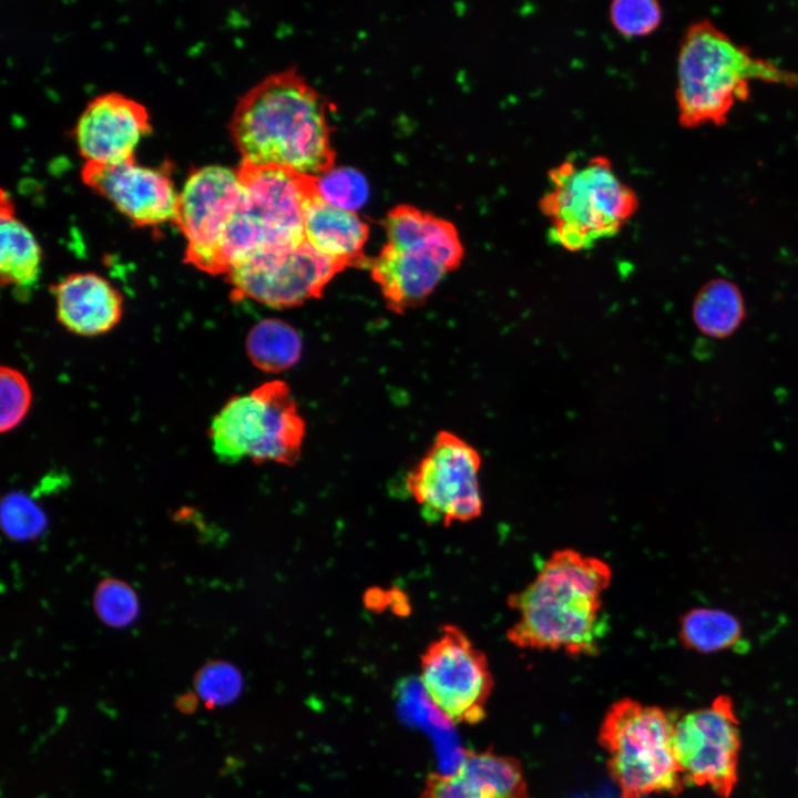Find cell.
I'll list each match as a JSON object with an SVG mask.
<instances>
[{
	"label": "cell",
	"mask_w": 798,
	"mask_h": 798,
	"mask_svg": "<svg viewBox=\"0 0 798 798\" xmlns=\"http://www.w3.org/2000/svg\"><path fill=\"white\" fill-rule=\"evenodd\" d=\"M675 718L655 706L625 698L604 716L598 743L620 798L678 792L685 784L673 749Z\"/></svg>",
	"instance_id": "cell-6"
},
{
	"label": "cell",
	"mask_w": 798,
	"mask_h": 798,
	"mask_svg": "<svg viewBox=\"0 0 798 798\" xmlns=\"http://www.w3.org/2000/svg\"><path fill=\"white\" fill-rule=\"evenodd\" d=\"M679 640L689 649L714 653L735 647L743 637L739 620L719 608L695 607L679 620Z\"/></svg>",
	"instance_id": "cell-21"
},
{
	"label": "cell",
	"mask_w": 798,
	"mask_h": 798,
	"mask_svg": "<svg viewBox=\"0 0 798 798\" xmlns=\"http://www.w3.org/2000/svg\"><path fill=\"white\" fill-rule=\"evenodd\" d=\"M317 187L326 202L351 212L361 207L369 194L364 175L350 167H334L317 177Z\"/></svg>",
	"instance_id": "cell-23"
},
{
	"label": "cell",
	"mask_w": 798,
	"mask_h": 798,
	"mask_svg": "<svg viewBox=\"0 0 798 798\" xmlns=\"http://www.w3.org/2000/svg\"><path fill=\"white\" fill-rule=\"evenodd\" d=\"M242 200L224 234L226 256L244 260L257 253L305 241L304 208L317 177L241 162Z\"/></svg>",
	"instance_id": "cell-7"
},
{
	"label": "cell",
	"mask_w": 798,
	"mask_h": 798,
	"mask_svg": "<svg viewBox=\"0 0 798 798\" xmlns=\"http://www.w3.org/2000/svg\"><path fill=\"white\" fill-rule=\"evenodd\" d=\"M151 131L150 115L140 102L117 92L92 99L81 112L73 137L84 165H113L134 158Z\"/></svg>",
	"instance_id": "cell-15"
},
{
	"label": "cell",
	"mask_w": 798,
	"mask_h": 798,
	"mask_svg": "<svg viewBox=\"0 0 798 798\" xmlns=\"http://www.w3.org/2000/svg\"><path fill=\"white\" fill-rule=\"evenodd\" d=\"M58 321L70 332L94 337L109 332L121 320L123 298L104 277L73 273L53 286Z\"/></svg>",
	"instance_id": "cell-17"
},
{
	"label": "cell",
	"mask_w": 798,
	"mask_h": 798,
	"mask_svg": "<svg viewBox=\"0 0 798 798\" xmlns=\"http://www.w3.org/2000/svg\"><path fill=\"white\" fill-rule=\"evenodd\" d=\"M662 8L654 0H616L611 3L613 27L624 37H642L655 31L662 21Z\"/></svg>",
	"instance_id": "cell-27"
},
{
	"label": "cell",
	"mask_w": 798,
	"mask_h": 798,
	"mask_svg": "<svg viewBox=\"0 0 798 798\" xmlns=\"http://www.w3.org/2000/svg\"><path fill=\"white\" fill-rule=\"evenodd\" d=\"M481 456L459 436L442 430L406 478V490L427 523L449 526L482 513Z\"/></svg>",
	"instance_id": "cell-9"
},
{
	"label": "cell",
	"mask_w": 798,
	"mask_h": 798,
	"mask_svg": "<svg viewBox=\"0 0 798 798\" xmlns=\"http://www.w3.org/2000/svg\"><path fill=\"white\" fill-rule=\"evenodd\" d=\"M676 71L678 121L688 129L724 124L753 81L798 88V73L754 55L709 20L685 31Z\"/></svg>",
	"instance_id": "cell-3"
},
{
	"label": "cell",
	"mask_w": 798,
	"mask_h": 798,
	"mask_svg": "<svg viewBox=\"0 0 798 798\" xmlns=\"http://www.w3.org/2000/svg\"><path fill=\"white\" fill-rule=\"evenodd\" d=\"M739 748L737 718L727 696L675 719L673 749L685 782L709 786L728 797L737 781Z\"/></svg>",
	"instance_id": "cell-13"
},
{
	"label": "cell",
	"mask_w": 798,
	"mask_h": 798,
	"mask_svg": "<svg viewBox=\"0 0 798 798\" xmlns=\"http://www.w3.org/2000/svg\"><path fill=\"white\" fill-rule=\"evenodd\" d=\"M612 569L573 549L554 551L524 589L507 598L516 621L507 631L519 648L593 656L610 631L602 595Z\"/></svg>",
	"instance_id": "cell-1"
},
{
	"label": "cell",
	"mask_w": 798,
	"mask_h": 798,
	"mask_svg": "<svg viewBox=\"0 0 798 798\" xmlns=\"http://www.w3.org/2000/svg\"><path fill=\"white\" fill-rule=\"evenodd\" d=\"M241 200L237 170L205 165L188 174L178 191L175 219L186 242V263L202 272L223 275L222 241Z\"/></svg>",
	"instance_id": "cell-12"
},
{
	"label": "cell",
	"mask_w": 798,
	"mask_h": 798,
	"mask_svg": "<svg viewBox=\"0 0 798 798\" xmlns=\"http://www.w3.org/2000/svg\"><path fill=\"white\" fill-rule=\"evenodd\" d=\"M304 235L309 245L344 268L369 266L367 223L356 212L326 202L318 187L305 204Z\"/></svg>",
	"instance_id": "cell-18"
},
{
	"label": "cell",
	"mask_w": 798,
	"mask_h": 798,
	"mask_svg": "<svg viewBox=\"0 0 798 798\" xmlns=\"http://www.w3.org/2000/svg\"><path fill=\"white\" fill-rule=\"evenodd\" d=\"M246 351L259 370L278 374L295 366L303 352V338L291 325L278 318L257 321L246 337Z\"/></svg>",
	"instance_id": "cell-20"
},
{
	"label": "cell",
	"mask_w": 798,
	"mask_h": 798,
	"mask_svg": "<svg viewBox=\"0 0 798 798\" xmlns=\"http://www.w3.org/2000/svg\"><path fill=\"white\" fill-rule=\"evenodd\" d=\"M32 391L27 378L19 370L2 366L0 370V429L11 431L28 415Z\"/></svg>",
	"instance_id": "cell-25"
},
{
	"label": "cell",
	"mask_w": 798,
	"mask_h": 798,
	"mask_svg": "<svg viewBox=\"0 0 798 798\" xmlns=\"http://www.w3.org/2000/svg\"><path fill=\"white\" fill-rule=\"evenodd\" d=\"M0 277L2 285L30 290L41 273V247L32 232L14 215L9 196L2 191L0 209Z\"/></svg>",
	"instance_id": "cell-19"
},
{
	"label": "cell",
	"mask_w": 798,
	"mask_h": 798,
	"mask_svg": "<svg viewBox=\"0 0 798 798\" xmlns=\"http://www.w3.org/2000/svg\"><path fill=\"white\" fill-rule=\"evenodd\" d=\"M2 521L7 532L19 539L34 536L44 526L43 514L20 494L10 495L3 503Z\"/></svg>",
	"instance_id": "cell-28"
},
{
	"label": "cell",
	"mask_w": 798,
	"mask_h": 798,
	"mask_svg": "<svg viewBox=\"0 0 798 798\" xmlns=\"http://www.w3.org/2000/svg\"><path fill=\"white\" fill-rule=\"evenodd\" d=\"M305 434V421L282 380L232 397L209 424L213 452L227 463L249 459L293 466L300 457Z\"/></svg>",
	"instance_id": "cell-8"
},
{
	"label": "cell",
	"mask_w": 798,
	"mask_h": 798,
	"mask_svg": "<svg viewBox=\"0 0 798 798\" xmlns=\"http://www.w3.org/2000/svg\"><path fill=\"white\" fill-rule=\"evenodd\" d=\"M382 226L387 242L368 268L388 309L402 314L460 266L464 248L453 223L409 204L392 207Z\"/></svg>",
	"instance_id": "cell-4"
},
{
	"label": "cell",
	"mask_w": 798,
	"mask_h": 798,
	"mask_svg": "<svg viewBox=\"0 0 798 798\" xmlns=\"http://www.w3.org/2000/svg\"><path fill=\"white\" fill-rule=\"evenodd\" d=\"M420 661V685L447 720L477 724L485 717L493 678L485 654L460 627L443 625Z\"/></svg>",
	"instance_id": "cell-10"
},
{
	"label": "cell",
	"mask_w": 798,
	"mask_h": 798,
	"mask_svg": "<svg viewBox=\"0 0 798 798\" xmlns=\"http://www.w3.org/2000/svg\"><path fill=\"white\" fill-rule=\"evenodd\" d=\"M326 99L296 70L272 73L236 104L229 127L243 163L319 177L335 167Z\"/></svg>",
	"instance_id": "cell-2"
},
{
	"label": "cell",
	"mask_w": 798,
	"mask_h": 798,
	"mask_svg": "<svg viewBox=\"0 0 798 798\" xmlns=\"http://www.w3.org/2000/svg\"><path fill=\"white\" fill-rule=\"evenodd\" d=\"M83 182L136 226L175 222L176 190L168 172L139 164L135 158L113 165H84Z\"/></svg>",
	"instance_id": "cell-14"
},
{
	"label": "cell",
	"mask_w": 798,
	"mask_h": 798,
	"mask_svg": "<svg viewBox=\"0 0 798 798\" xmlns=\"http://www.w3.org/2000/svg\"><path fill=\"white\" fill-rule=\"evenodd\" d=\"M693 317L698 328L710 337L730 335L744 317L739 290L724 279L705 285L695 298Z\"/></svg>",
	"instance_id": "cell-22"
},
{
	"label": "cell",
	"mask_w": 798,
	"mask_h": 798,
	"mask_svg": "<svg viewBox=\"0 0 798 798\" xmlns=\"http://www.w3.org/2000/svg\"><path fill=\"white\" fill-rule=\"evenodd\" d=\"M420 798H529V794L516 759L467 751L453 773H430Z\"/></svg>",
	"instance_id": "cell-16"
},
{
	"label": "cell",
	"mask_w": 798,
	"mask_h": 798,
	"mask_svg": "<svg viewBox=\"0 0 798 798\" xmlns=\"http://www.w3.org/2000/svg\"><path fill=\"white\" fill-rule=\"evenodd\" d=\"M549 181L551 187L539 203L550 224L549 238L571 252L615 236L640 205L635 191L604 155L583 165L563 161L549 171Z\"/></svg>",
	"instance_id": "cell-5"
},
{
	"label": "cell",
	"mask_w": 798,
	"mask_h": 798,
	"mask_svg": "<svg viewBox=\"0 0 798 798\" xmlns=\"http://www.w3.org/2000/svg\"><path fill=\"white\" fill-rule=\"evenodd\" d=\"M195 693L208 706H222L237 698L243 678L239 671L224 661L203 666L195 677Z\"/></svg>",
	"instance_id": "cell-24"
},
{
	"label": "cell",
	"mask_w": 798,
	"mask_h": 798,
	"mask_svg": "<svg viewBox=\"0 0 798 798\" xmlns=\"http://www.w3.org/2000/svg\"><path fill=\"white\" fill-rule=\"evenodd\" d=\"M345 268L306 241L297 246L257 253L232 267L226 280L233 297L273 308H290L319 298Z\"/></svg>",
	"instance_id": "cell-11"
},
{
	"label": "cell",
	"mask_w": 798,
	"mask_h": 798,
	"mask_svg": "<svg viewBox=\"0 0 798 798\" xmlns=\"http://www.w3.org/2000/svg\"><path fill=\"white\" fill-rule=\"evenodd\" d=\"M99 617L110 626L122 627L136 616L139 603L133 590L119 580L101 582L94 595Z\"/></svg>",
	"instance_id": "cell-26"
}]
</instances>
